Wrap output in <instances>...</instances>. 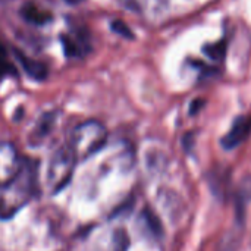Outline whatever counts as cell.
Instances as JSON below:
<instances>
[{
  "instance_id": "15",
  "label": "cell",
  "mask_w": 251,
  "mask_h": 251,
  "mask_svg": "<svg viewBox=\"0 0 251 251\" xmlns=\"http://www.w3.org/2000/svg\"><path fill=\"white\" fill-rule=\"evenodd\" d=\"M66 3H69V4H78V3H81V1H84V0H65Z\"/></svg>"
},
{
  "instance_id": "2",
  "label": "cell",
  "mask_w": 251,
  "mask_h": 251,
  "mask_svg": "<svg viewBox=\"0 0 251 251\" xmlns=\"http://www.w3.org/2000/svg\"><path fill=\"white\" fill-rule=\"evenodd\" d=\"M107 141V129L99 121H87L79 124L72 132L69 140V150L76 162L87 160L99 153Z\"/></svg>"
},
{
  "instance_id": "4",
  "label": "cell",
  "mask_w": 251,
  "mask_h": 251,
  "mask_svg": "<svg viewBox=\"0 0 251 251\" xmlns=\"http://www.w3.org/2000/svg\"><path fill=\"white\" fill-rule=\"evenodd\" d=\"M24 159L10 143H0V188L6 187L19 174Z\"/></svg>"
},
{
  "instance_id": "8",
  "label": "cell",
  "mask_w": 251,
  "mask_h": 251,
  "mask_svg": "<svg viewBox=\"0 0 251 251\" xmlns=\"http://www.w3.org/2000/svg\"><path fill=\"white\" fill-rule=\"evenodd\" d=\"M53 124H54V115H53V113H47V115H44V116H43V119L38 122V126H37V128L34 129V132H32V135H34L35 141H38V140L44 138L46 135H49V132H50V129H51Z\"/></svg>"
},
{
  "instance_id": "1",
  "label": "cell",
  "mask_w": 251,
  "mask_h": 251,
  "mask_svg": "<svg viewBox=\"0 0 251 251\" xmlns=\"http://www.w3.org/2000/svg\"><path fill=\"white\" fill-rule=\"evenodd\" d=\"M0 190V219H10L35 196L37 165L31 160H24L15 179Z\"/></svg>"
},
{
  "instance_id": "7",
  "label": "cell",
  "mask_w": 251,
  "mask_h": 251,
  "mask_svg": "<svg viewBox=\"0 0 251 251\" xmlns=\"http://www.w3.org/2000/svg\"><path fill=\"white\" fill-rule=\"evenodd\" d=\"M21 16L28 21L29 24H34V25H46L51 21V13L40 9L37 4L28 1L25 3L22 7H21Z\"/></svg>"
},
{
  "instance_id": "12",
  "label": "cell",
  "mask_w": 251,
  "mask_h": 251,
  "mask_svg": "<svg viewBox=\"0 0 251 251\" xmlns=\"http://www.w3.org/2000/svg\"><path fill=\"white\" fill-rule=\"evenodd\" d=\"M110 28H112V31L113 32H116V34H119L121 37H124V38H128V40H132L134 38V32H132V29L124 22V21H119V19H116V21H113L112 22V25H110Z\"/></svg>"
},
{
  "instance_id": "10",
  "label": "cell",
  "mask_w": 251,
  "mask_h": 251,
  "mask_svg": "<svg viewBox=\"0 0 251 251\" xmlns=\"http://www.w3.org/2000/svg\"><path fill=\"white\" fill-rule=\"evenodd\" d=\"M15 75L16 71L13 68V65L7 60V53H6V49L4 46L0 43V79H3L4 76L7 75Z\"/></svg>"
},
{
  "instance_id": "9",
  "label": "cell",
  "mask_w": 251,
  "mask_h": 251,
  "mask_svg": "<svg viewBox=\"0 0 251 251\" xmlns=\"http://www.w3.org/2000/svg\"><path fill=\"white\" fill-rule=\"evenodd\" d=\"M129 247V237L125 229H118L112 237V251H126Z\"/></svg>"
},
{
  "instance_id": "6",
  "label": "cell",
  "mask_w": 251,
  "mask_h": 251,
  "mask_svg": "<svg viewBox=\"0 0 251 251\" xmlns=\"http://www.w3.org/2000/svg\"><path fill=\"white\" fill-rule=\"evenodd\" d=\"M15 56L18 59V62L21 63L22 69L25 71V74L35 79V81H43L47 78L49 75V69L47 66L43 63V62H38V60H34V59H29L26 54H24L22 51L19 50H15Z\"/></svg>"
},
{
  "instance_id": "5",
  "label": "cell",
  "mask_w": 251,
  "mask_h": 251,
  "mask_svg": "<svg viewBox=\"0 0 251 251\" xmlns=\"http://www.w3.org/2000/svg\"><path fill=\"white\" fill-rule=\"evenodd\" d=\"M251 132V118H238L231 129L226 132V135L222 138V146L226 150H232L235 147H238L240 144H243Z\"/></svg>"
},
{
  "instance_id": "13",
  "label": "cell",
  "mask_w": 251,
  "mask_h": 251,
  "mask_svg": "<svg viewBox=\"0 0 251 251\" xmlns=\"http://www.w3.org/2000/svg\"><path fill=\"white\" fill-rule=\"evenodd\" d=\"M60 41H62V46H63V51L68 57H75V56H79V49L78 46L75 44V41L68 37V35H62L60 37Z\"/></svg>"
},
{
  "instance_id": "14",
  "label": "cell",
  "mask_w": 251,
  "mask_h": 251,
  "mask_svg": "<svg viewBox=\"0 0 251 251\" xmlns=\"http://www.w3.org/2000/svg\"><path fill=\"white\" fill-rule=\"evenodd\" d=\"M204 51L212 57V59H221L225 54V43H216L210 47H206Z\"/></svg>"
},
{
  "instance_id": "3",
  "label": "cell",
  "mask_w": 251,
  "mask_h": 251,
  "mask_svg": "<svg viewBox=\"0 0 251 251\" xmlns=\"http://www.w3.org/2000/svg\"><path fill=\"white\" fill-rule=\"evenodd\" d=\"M75 163L76 160L69 147H62L51 154L46 172V187L50 194H57L68 185L72 178Z\"/></svg>"
},
{
  "instance_id": "11",
  "label": "cell",
  "mask_w": 251,
  "mask_h": 251,
  "mask_svg": "<svg viewBox=\"0 0 251 251\" xmlns=\"http://www.w3.org/2000/svg\"><path fill=\"white\" fill-rule=\"evenodd\" d=\"M143 219H144V222H146V226L154 234V235H159V234H162V228H160V224H159V221H157V218H156V215L154 213H151L150 210H144L143 212Z\"/></svg>"
}]
</instances>
